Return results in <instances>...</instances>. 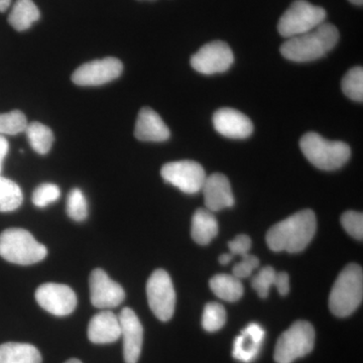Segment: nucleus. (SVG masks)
<instances>
[{
    "mask_svg": "<svg viewBox=\"0 0 363 363\" xmlns=\"http://www.w3.org/2000/svg\"><path fill=\"white\" fill-rule=\"evenodd\" d=\"M316 230L314 212L301 210L269 228L266 236L267 247L276 252H301L310 245Z\"/></svg>",
    "mask_w": 363,
    "mask_h": 363,
    "instance_id": "nucleus-1",
    "label": "nucleus"
},
{
    "mask_svg": "<svg viewBox=\"0 0 363 363\" xmlns=\"http://www.w3.org/2000/svg\"><path fill=\"white\" fill-rule=\"evenodd\" d=\"M338 40L337 28L324 23L310 32L286 39L281 45V54L296 63L316 61L333 50Z\"/></svg>",
    "mask_w": 363,
    "mask_h": 363,
    "instance_id": "nucleus-2",
    "label": "nucleus"
},
{
    "mask_svg": "<svg viewBox=\"0 0 363 363\" xmlns=\"http://www.w3.org/2000/svg\"><path fill=\"white\" fill-rule=\"evenodd\" d=\"M363 298L362 267L350 264L344 267L332 286L329 309L336 317L345 318L357 311Z\"/></svg>",
    "mask_w": 363,
    "mask_h": 363,
    "instance_id": "nucleus-3",
    "label": "nucleus"
},
{
    "mask_svg": "<svg viewBox=\"0 0 363 363\" xmlns=\"http://www.w3.org/2000/svg\"><path fill=\"white\" fill-rule=\"evenodd\" d=\"M300 147L303 155L313 166L323 171H335L348 161L351 150L347 143L333 142L316 133H308L302 136Z\"/></svg>",
    "mask_w": 363,
    "mask_h": 363,
    "instance_id": "nucleus-4",
    "label": "nucleus"
},
{
    "mask_svg": "<svg viewBox=\"0 0 363 363\" xmlns=\"http://www.w3.org/2000/svg\"><path fill=\"white\" fill-rule=\"evenodd\" d=\"M45 245L23 228H9L0 234V257L20 266H30L47 257Z\"/></svg>",
    "mask_w": 363,
    "mask_h": 363,
    "instance_id": "nucleus-5",
    "label": "nucleus"
},
{
    "mask_svg": "<svg viewBox=\"0 0 363 363\" xmlns=\"http://www.w3.org/2000/svg\"><path fill=\"white\" fill-rule=\"evenodd\" d=\"M326 11L307 0H296L279 18L278 30L286 39L314 30L326 20Z\"/></svg>",
    "mask_w": 363,
    "mask_h": 363,
    "instance_id": "nucleus-6",
    "label": "nucleus"
},
{
    "mask_svg": "<svg viewBox=\"0 0 363 363\" xmlns=\"http://www.w3.org/2000/svg\"><path fill=\"white\" fill-rule=\"evenodd\" d=\"M314 327L307 321H297L284 332L276 344L274 358L277 363H293L309 354L315 345Z\"/></svg>",
    "mask_w": 363,
    "mask_h": 363,
    "instance_id": "nucleus-7",
    "label": "nucleus"
},
{
    "mask_svg": "<svg viewBox=\"0 0 363 363\" xmlns=\"http://www.w3.org/2000/svg\"><path fill=\"white\" fill-rule=\"evenodd\" d=\"M147 296L155 316L162 322L171 320L175 312L176 293L168 272L157 269L150 274L147 284Z\"/></svg>",
    "mask_w": 363,
    "mask_h": 363,
    "instance_id": "nucleus-8",
    "label": "nucleus"
},
{
    "mask_svg": "<svg viewBox=\"0 0 363 363\" xmlns=\"http://www.w3.org/2000/svg\"><path fill=\"white\" fill-rule=\"evenodd\" d=\"M162 179L186 194L202 190L207 176L201 164L194 161L168 162L161 169Z\"/></svg>",
    "mask_w": 363,
    "mask_h": 363,
    "instance_id": "nucleus-9",
    "label": "nucleus"
},
{
    "mask_svg": "<svg viewBox=\"0 0 363 363\" xmlns=\"http://www.w3.org/2000/svg\"><path fill=\"white\" fill-rule=\"evenodd\" d=\"M233 52L226 43L214 40L203 45L191 58V66L198 73L213 75L224 73L233 66Z\"/></svg>",
    "mask_w": 363,
    "mask_h": 363,
    "instance_id": "nucleus-10",
    "label": "nucleus"
},
{
    "mask_svg": "<svg viewBox=\"0 0 363 363\" xmlns=\"http://www.w3.org/2000/svg\"><path fill=\"white\" fill-rule=\"evenodd\" d=\"M38 304L55 316H68L77 306L76 294L63 284L47 283L40 286L35 292Z\"/></svg>",
    "mask_w": 363,
    "mask_h": 363,
    "instance_id": "nucleus-11",
    "label": "nucleus"
},
{
    "mask_svg": "<svg viewBox=\"0 0 363 363\" xmlns=\"http://www.w3.org/2000/svg\"><path fill=\"white\" fill-rule=\"evenodd\" d=\"M123 65L118 59L95 60L79 67L72 75L78 86H101L116 80L123 74Z\"/></svg>",
    "mask_w": 363,
    "mask_h": 363,
    "instance_id": "nucleus-12",
    "label": "nucleus"
},
{
    "mask_svg": "<svg viewBox=\"0 0 363 363\" xmlns=\"http://www.w3.org/2000/svg\"><path fill=\"white\" fill-rule=\"evenodd\" d=\"M89 286L91 303L98 309H113L125 298L123 286L109 278L104 269L91 272Z\"/></svg>",
    "mask_w": 363,
    "mask_h": 363,
    "instance_id": "nucleus-13",
    "label": "nucleus"
},
{
    "mask_svg": "<svg viewBox=\"0 0 363 363\" xmlns=\"http://www.w3.org/2000/svg\"><path fill=\"white\" fill-rule=\"evenodd\" d=\"M123 338V357L126 363H138L142 353L143 328L130 308H123L118 315Z\"/></svg>",
    "mask_w": 363,
    "mask_h": 363,
    "instance_id": "nucleus-14",
    "label": "nucleus"
},
{
    "mask_svg": "<svg viewBox=\"0 0 363 363\" xmlns=\"http://www.w3.org/2000/svg\"><path fill=\"white\" fill-rule=\"evenodd\" d=\"M213 125L217 133L234 140L247 138L253 131L252 121L242 112L233 108H221L215 112Z\"/></svg>",
    "mask_w": 363,
    "mask_h": 363,
    "instance_id": "nucleus-15",
    "label": "nucleus"
},
{
    "mask_svg": "<svg viewBox=\"0 0 363 363\" xmlns=\"http://www.w3.org/2000/svg\"><path fill=\"white\" fill-rule=\"evenodd\" d=\"M201 191L204 195L205 206L209 211H220L234 205L230 183L222 174L215 173L207 177Z\"/></svg>",
    "mask_w": 363,
    "mask_h": 363,
    "instance_id": "nucleus-16",
    "label": "nucleus"
},
{
    "mask_svg": "<svg viewBox=\"0 0 363 363\" xmlns=\"http://www.w3.org/2000/svg\"><path fill=\"white\" fill-rule=\"evenodd\" d=\"M135 135L142 142L162 143L169 140L171 131L157 112L150 107H143L138 112Z\"/></svg>",
    "mask_w": 363,
    "mask_h": 363,
    "instance_id": "nucleus-17",
    "label": "nucleus"
},
{
    "mask_svg": "<svg viewBox=\"0 0 363 363\" xmlns=\"http://www.w3.org/2000/svg\"><path fill=\"white\" fill-rule=\"evenodd\" d=\"M264 335L266 332L260 325L250 323L234 340L233 357L241 362H252L259 354Z\"/></svg>",
    "mask_w": 363,
    "mask_h": 363,
    "instance_id": "nucleus-18",
    "label": "nucleus"
},
{
    "mask_svg": "<svg viewBox=\"0 0 363 363\" xmlns=\"http://www.w3.org/2000/svg\"><path fill=\"white\" fill-rule=\"evenodd\" d=\"M121 337L119 318L113 312L104 311L94 315L88 326V338L92 343H113Z\"/></svg>",
    "mask_w": 363,
    "mask_h": 363,
    "instance_id": "nucleus-19",
    "label": "nucleus"
},
{
    "mask_svg": "<svg viewBox=\"0 0 363 363\" xmlns=\"http://www.w3.org/2000/svg\"><path fill=\"white\" fill-rule=\"evenodd\" d=\"M191 234L196 243L207 245L218 234V223L211 211L208 209L196 210L192 218Z\"/></svg>",
    "mask_w": 363,
    "mask_h": 363,
    "instance_id": "nucleus-20",
    "label": "nucleus"
},
{
    "mask_svg": "<svg viewBox=\"0 0 363 363\" xmlns=\"http://www.w3.org/2000/svg\"><path fill=\"white\" fill-rule=\"evenodd\" d=\"M0 363H42V355L32 344L4 343L0 345Z\"/></svg>",
    "mask_w": 363,
    "mask_h": 363,
    "instance_id": "nucleus-21",
    "label": "nucleus"
},
{
    "mask_svg": "<svg viewBox=\"0 0 363 363\" xmlns=\"http://www.w3.org/2000/svg\"><path fill=\"white\" fill-rule=\"evenodd\" d=\"M40 18L39 9L33 0H16L7 21L14 30L23 32L39 21Z\"/></svg>",
    "mask_w": 363,
    "mask_h": 363,
    "instance_id": "nucleus-22",
    "label": "nucleus"
},
{
    "mask_svg": "<svg viewBox=\"0 0 363 363\" xmlns=\"http://www.w3.org/2000/svg\"><path fill=\"white\" fill-rule=\"evenodd\" d=\"M210 289L219 298L227 302H236L245 293L242 283L233 274H218L210 279Z\"/></svg>",
    "mask_w": 363,
    "mask_h": 363,
    "instance_id": "nucleus-23",
    "label": "nucleus"
},
{
    "mask_svg": "<svg viewBox=\"0 0 363 363\" xmlns=\"http://www.w3.org/2000/svg\"><path fill=\"white\" fill-rule=\"evenodd\" d=\"M30 147L39 155H45L52 149L54 133L51 128L40 123L28 124L25 131Z\"/></svg>",
    "mask_w": 363,
    "mask_h": 363,
    "instance_id": "nucleus-24",
    "label": "nucleus"
},
{
    "mask_svg": "<svg viewBox=\"0 0 363 363\" xmlns=\"http://www.w3.org/2000/svg\"><path fill=\"white\" fill-rule=\"evenodd\" d=\"M23 196L18 184L0 176V212H11L23 204Z\"/></svg>",
    "mask_w": 363,
    "mask_h": 363,
    "instance_id": "nucleus-25",
    "label": "nucleus"
},
{
    "mask_svg": "<svg viewBox=\"0 0 363 363\" xmlns=\"http://www.w3.org/2000/svg\"><path fill=\"white\" fill-rule=\"evenodd\" d=\"M341 87L344 94L353 101H363V69L362 67H354L347 72Z\"/></svg>",
    "mask_w": 363,
    "mask_h": 363,
    "instance_id": "nucleus-26",
    "label": "nucleus"
},
{
    "mask_svg": "<svg viewBox=\"0 0 363 363\" xmlns=\"http://www.w3.org/2000/svg\"><path fill=\"white\" fill-rule=\"evenodd\" d=\"M226 311L219 303H208L203 312V328L208 332L220 330L226 323Z\"/></svg>",
    "mask_w": 363,
    "mask_h": 363,
    "instance_id": "nucleus-27",
    "label": "nucleus"
},
{
    "mask_svg": "<svg viewBox=\"0 0 363 363\" xmlns=\"http://www.w3.org/2000/svg\"><path fill=\"white\" fill-rule=\"evenodd\" d=\"M67 214L74 221L86 220L88 217V203L84 193L80 189L71 190L67 198Z\"/></svg>",
    "mask_w": 363,
    "mask_h": 363,
    "instance_id": "nucleus-28",
    "label": "nucleus"
},
{
    "mask_svg": "<svg viewBox=\"0 0 363 363\" xmlns=\"http://www.w3.org/2000/svg\"><path fill=\"white\" fill-rule=\"evenodd\" d=\"M28 119L20 111L0 114V135H16L23 133L28 128Z\"/></svg>",
    "mask_w": 363,
    "mask_h": 363,
    "instance_id": "nucleus-29",
    "label": "nucleus"
},
{
    "mask_svg": "<svg viewBox=\"0 0 363 363\" xmlns=\"http://www.w3.org/2000/svg\"><path fill=\"white\" fill-rule=\"evenodd\" d=\"M277 272L274 267H264L252 279L253 290L257 293L262 298H267L271 286H274Z\"/></svg>",
    "mask_w": 363,
    "mask_h": 363,
    "instance_id": "nucleus-30",
    "label": "nucleus"
},
{
    "mask_svg": "<svg viewBox=\"0 0 363 363\" xmlns=\"http://www.w3.org/2000/svg\"><path fill=\"white\" fill-rule=\"evenodd\" d=\"M61 191L55 184H42L33 191V203L35 206L45 208L59 199Z\"/></svg>",
    "mask_w": 363,
    "mask_h": 363,
    "instance_id": "nucleus-31",
    "label": "nucleus"
},
{
    "mask_svg": "<svg viewBox=\"0 0 363 363\" xmlns=\"http://www.w3.org/2000/svg\"><path fill=\"white\" fill-rule=\"evenodd\" d=\"M341 224L346 233L357 240H363V214L362 212L346 211L341 216Z\"/></svg>",
    "mask_w": 363,
    "mask_h": 363,
    "instance_id": "nucleus-32",
    "label": "nucleus"
},
{
    "mask_svg": "<svg viewBox=\"0 0 363 363\" xmlns=\"http://www.w3.org/2000/svg\"><path fill=\"white\" fill-rule=\"evenodd\" d=\"M259 266V257L247 253L233 269V274L238 279H247L252 276V272Z\"/></svg>",
    "mask_w": 363,
    "mask_h": 363,
    "instance_id": "nucleus-33",
    "label": "nucleus"
},
{
    "mask_svg": "<svg viewBox=\"0 0 363 363\" xmlns=\"http://www.w3.org/2000/svg\"><path fill=\"white\" fill-rule=\"evenodd\" d=\"M252 245V242L250 236L247 235V234H240L233 240L229 241L228 247L233 257L240 255V257H242L247 255V253H250Z\"/></svg>",
    "mask_w": 363,
    "mask_h": 363,
    "instance_id": "nucleus-34",
    "label": "nucleus"
},
{
    "mask_svg": "<svg viewBox=\"0 0 363 363\" xmlns=\"http://www.w3.org/2000/svg\"><path fill=\"white\" fill-rule=\"evenodd\" d=\"M274 286H276L279 295L286 296L290 292V279L285 272H277Z\"/></svg>",
    "mask_w": 363,
    "mask_h": 363,
    "instance_id": "nucleus-35",
    "label": "nucleus"
},
{
    "mask_svg": "<svg viewBox=\"0 0 363 363\" xmlns=\"http://www.w3.org/2000/svg\"><path fill=\"white\" fill-rule=\"evenodd\" d=\"M9 142L4 136L0 135V173L2 171V166H4V161L6 159L7 152H9Z\"/></svg>",
    "mask_w": 363,
    "mask_h": 363,
    "instance_id": "nucleus-36",
    "label": "nucleus"
},
{
    "mask_svg": "<svg viewBox=\"0 0 363 363\" xmlns=\"http://www.w3.org/2000/svg\"><path fill=\"white\" fill-rule=\"evenodd\" d=\"M233 259V255L229 253H223L219 257V262L223 266H226V264H230L231 260Z\"/></svg>",
    "mask_w": 363,
    "mask_h": 363,
    "instance_id": "nucleus-37",
    "label": "nucleus"
},
{
    "mask_svg": "<svg viewBox=\"0 0 363 363\" xmlns=\"http://www.w3.org/2000/svg\"><path fill=\"white\" fill-rule=\"evenodd\" d=\"M11 0H0V13H4L11 6Z\"/></svg>",
    "mask_w": 363,
    "mask_h": 363,
    "instance_id": "nucleus-38",
    "label": "nucleus"
},
{
    "mask_svg": "<svg viewBox=\"0 0 363 363\" xmlns=\"http://www.w3.org/2000/svg\"><path fill=\"white\" fill-rule=\"evenodd\" d=\"M351 4H355V6H362L363 4V0H350Z\"/></svg>",
    "mask_w": 363,
    "mask_h": 363,
    "instance_id": "nucleus-39",
    "label": "nucleus"
},
{
    "mask_svg": "<svg viewBox=\"0 0 363 363\" xmlns=\"http://www.w3.org/2000/svg\"><path fill=\"white\" fill-rule=\"evenodd\" d=\"M65 363H82L79 359H76V358H72V359L68 360V362H66Z\"/></svg>",
    "mask_w": 363,
    "mask_h": 363,
    "instance_id": "nucleus-40",
    "label": "nucleus"
}]
</instances>
